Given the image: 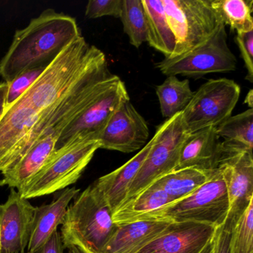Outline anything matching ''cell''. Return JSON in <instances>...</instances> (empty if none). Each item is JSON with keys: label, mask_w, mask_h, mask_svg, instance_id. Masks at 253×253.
Here are the masks:
<instances>
[{"label": "cell", "mask_w": 253, "mask_h": 253, "mask_svg": "<svg viewBox=\"0 0 253 253\" xmlns=\"http://www.w3.org/2000/svg\"><path fill=\"white\" fill-rule=\"evenodd\" d=\"M81 36L75 18L53 9L45 10L27 27L16 32L9 50L0 62V76L9 84L26 71L48 66Z\"/></svg>", "instance_id": "6da1fadb"}, {"label": "cell", "mask_w": 253, "mask_h": 253, "mask_svg": "<svg viewBox=\"0 0 253 253\" xmlns=\"http://www.w3.org/2000/svg\"><path fill=\"white\" fill-rule=\"evenodd\" d=\"M112 217L103 194L94 184L88 186L68 207L60 232L64 248L103 253L118 229Z\"/></svg>", "instance_id": "7a4b0ae2"}, {"label": "cell", "mask_w": 253, "mask_h": 253, "mask_svg": "<svg viewBox=\"0 0 253 253\" xmlns=\"http://www.w3.org/2000/svg\"><path fill=\"white\" fill-rule=\"evenodd\" d=\"M229 210V198L220 166L204 185L186 198L142 214L132 222H195L218 227L226 221Z\"/></svg>", "instance_id": "3957f363"}, {"label": "cell", "mask_w": 253, "mask_h": 253, "mask_svg": "<svg viewBox=\"0 0 253 253\" xmlns=\"http://www.w3.org/2000/svg\"><path fill=\"white\" fill-rule=\"evenodd\" d=\"M98 149V140H85L56 149L41 171L17 191L19 195L31 199L66 189L78 181Z\"/></svg>", "instance_id": "277c9868"}, {"label": "cell", "mask_w": 253, "mask_h": 253, "mask_svg": "<svg viewBox=\"0 0 253 253\" xmlns=\"http://www.w3.org/2000/svg\"><path fill=\"white\" fill-rule=\"evenodd\" d=\"M175 38L174 54L181 55L205 43L223 25L211 0H162Z\"/></svg>", "instance_id": "5b68a950"}, {"label": "cell", "mask_w": 253, "mask_h": 253, "mask_svg": "<svg viewBox=\"0 0 253 253\" xmlns=\"http://www.w3.org/2000/svg\"><path fill=\"white\" fill-rule=\"evenodd\" d=\"M188 134L181 112L168 118L157 128L152 137L153 144L128 189L124 204L135 198L160 177L175 170L180 149Z\"/></svg>", "instance_id": "8992f818"}, {"label": "cell", "mask_w": 253, "mask_h": 253, "mask_svg": "<svg viewBox=\"0 0 253 253\" xmlns=\"http://www.w3.org/2000/svg\"><path fill=\"white\" fill-rule=\"evenodd\" d=\"M240 94L241 88L232 80H210L203 84L181 112L187 132L220 126L232 116Z\"/></svg>", "instance_id": "52a82bcc"}, {"label": "cell", "mask_w": 253, "mask_h": 253, "mask_svg": "<svg viewBox=\"0 0 253 253\" xmlns=\"http://www.w3.org/2000/svg\"><path fill=\"white\" fill-rule=\"evenodd\" d=\"M157 68L166 76L201 78L210 73H227L237 68V59L227 44L226 26L205 43L189 52L164 58L157 63Z\"/></svg>", "instance_id": "ba28073f"}, {"label": "cell", "mask_w": 253, "mask_h": 253, "mask_svg": "<svg viewBox=\"0 0 253 253\" xmlns=\"http://www.w3.org/2000/svg\"><path fill=\"white\" fill-rule=\"evenodd\" d=\"M127 99L130 97L126 87L120 78L66 127L57 140L55 150L74 142L98 140L112 115Z\"/></svg>", "instance_id": "9c48e42d"}, {"label": "cell", "mask_w": 253, "mask_h": 253, "mask_svg": "<svg viewBox=\"0 0 253 253\" xmlns=\"http://www.w3.org/2000/svg\"><path fill=\"white\" fill-rule=\"evenodd\" d=\"M149 137L147 122L127 99L112 115L98 141L100 149L131 153L141 150Z\"/></svg>", "instance_id": "30bf717a"}, {"label": "cell", "mask_w": 253, "mask_h": 253, "mask_svg": "<svg viewBox=\"0 0 253 253\" xmlns=\"http://www.w3.org/2000/svg\"><path fill=\"white\" fill-rule=\"evenodd\" d=\"M220 165L229 198L226 220L232 228L253 200V156L252 152L223 148Z\"/></svg>", "instance_id": "8fae6325"}, {"label": "cell", "mask_w": 253, "mask_h": 253, "mask_svg": "<svg viewBox=\"0 0 253 253\" xmlns=\"http://www.w3.org/2000/svg\"><path fill=\"white\" fill-rule=\"evenodd\" d=\"M35 209L29 200L11 189L7 201L0 205V253H25Z\"/></svg>", "instance_id": "7c38bea8"}, {"label": "cell", "mask_w": 253, "mask_h": 253, "mask_svg": "<svg viewBox=\"0 0 253 253\" xmlns=\"http://www.w3.org/2000/svg\"><path fill=\"white\" fill-rule=\"evenodd\" d=\"M216 228L195 222L171 223L136 253H199Z\"/></svg>", "instance_id": "4fadbf2b"}, {"label": "cell", "mask_w": 253, "mask_h": 253, "mask_svg": "<svg viewBox=\"0 0 253 253\" xmlns=\"http://www.w3.org/2000/svg\"><path fill=\"white\" fill-rule=\"evenodd\" d=\"M221 154L217 127L201 128L189 133L185 139L175 170L195 168L210 177L220 167Z\"/></svg>", "instance_id": "5bb4252c"}, {"label": "cell", "mask_w": 253, "mask_h": 253, "mask_svg": "<svg viewBox=\"0 0 253 253\" xmlns=\"http://www.w3.org/2000/svg\"><path fill=\"white\" fill-rule=\"evenodd\" d=\"M57 140V136L48 134L37 140L15 164L2 171L0 186L21 189L46 164L55 151Z\"/></svg>", "instance_id": "9a60e30c"}, {"label": "cell", "mask_w": 253, "mask_h": 253, "mask_svg": "<svg viewBox=\"0 0 253 253\" xmlns=\"http://www.w3.org/2000/svg\"><path fill=\"white\" fill-rule=\"evenodd\" d=\"M152 144L153 138L128 162L112 172L100 177L94 183L107 201L112 214H115L126 201L128 189L141 168Z\"/></svg>", "instance_id": "2e32d148"}, {"label": "cell", "mask_w": 253, "mask_h": 253, "mask_svg": "<svg viewBox=\"0 0 253 253\" xmlns=\"http://www.w3.org/2000/svg\"><path fill=\"white\" fill-rule=\"evenodd\" d=\"M75 187L63 189L51 204L36 207L28 252H33L45 244L62 224L72 199L79 195Z\"/></svg>", "instance_id": "e0dca14e"}, {"label": "cell", "mask_w": 253, "mask_h": 253, "mask_svg": "<svg viewBox=\"0 0 253 253\" xmlns=\"http://www.w3.org/2000/svg\"><path fill=\"white\" fill-rule=\"evenodd\" d=\"M171 223L161 220H138L118 225L103 253H136Z\"/></svg>", "instance_id": "ac0fdd59"}, {"label": "cell", "mask_w": 253, "mask_h": 253, "mask_svg": "<svg viewBox=\"0 0 253 253\" xmlns=\"http://www.w3.org/2000/svg\"><path fill=\"white\" fill-rule=\"evenodd\" d=\"M146 23L147 42L165 58L171 57L175 49V38L169 24L162 0H142Z\"/></svg>", "instance_id": "d6986e66"}, {"label": "cell", "mask_w": 253, "mask_h": 253, "mask_svg": "<svg viewBox=\"0 0 253 253\" xmlns=\"http://www.w3.org/2000/svg\"><path fill=\"white\" fill-rule=\"evenodd\" d=\"M222 146L235 151L252 152L253 149V109L231 116L217 127Z\"/></svg>", "instance_id": "ffe728a7"}, {"label": "cell", "mask_w": 253, "mask_h": 253, "mask_svg": "<svg viewBox=\"0 0 253 253\" xmlns=\"http://www.w3.org/2000/svg\"><path fill=\"white\" fill-rule=\"evenodd\" d=\"M172 202L173 200L164 190L151 185L115 212L113 222L118 226L131 223L136 217Z\"/></svg>", "instance_id": "44dd1931"}, {"label": "cell", "mask_w": 253, "mask_h": 253, "mask_svg": "<svg viewBox=\"0 0 253 253\" xmlns=\"http://www.w3.org/2000/svg\"><path fill=\"white\" fill-rule=\"evenodd\" d=\"M209 176L195 168L174 170L160 177L152 185L164 190L173 201H177L195 192L208 180Z\"/></svg>", "instance_id": "7402d4cb"}, {"label": "cell", "mask_w": 253, "mask_h": 253, "mask_svg": "<svg viewBox=\"0 0 253 253\" xmlns=\"http://www.w3.org/2000/svg\"><path fill=\"white\" fill-rule=\"evenodd\" d=\"M161 114L170 118L184 110L193 97L187 79L180 81L176 76H169L156 88Z\"/></svg>", "instance_id": "603a6c76"}, {"label": "cell", "mask_w": 253, "mask_h": 253, "mask_svg": "<svg viewBox=\"0 0 253 253\" xmlns=\"http://www.w3.org/2000/svg\"><path fill=\"white\" fill-rule=\"evenodd\" d=\"M211 5L223 24L237 34L253 30V0H211Z\"/></svg>", "instance_id": "cb8c5ba5"}, {"label": "cell", "mask_w": 253, "mask_h": 253, "mask_svg": "<svg viewBox=\"0 0 253 253\" xmlns=\"http://www.w3.org/2000/svg\"><path fill=\"white\" fill-rule=\"evenodd\" d=\"M120 19L131 45L137 48L147 42V23L142 0H123Z\"/></svg>", "instance_id": "d4e9b609"}, {"label": "cell", "mask_w": 253, "mask_h": 253, "mask_svg": "<svg viewBox=\"0 0 253 253\" xmlns=\"http://www.w3.org/2000/svg\"><path fill=\"white\" fill-rule=\"evenodd\" d=\"M229 250L230 253H253V200L232 228Z\"/></svg>", "instance_id": "484cf974"}, {"label": "cell", "mask_w": 253, "mask_h": 253, "mask_svg": "<svg viewBox=\"0 0 253 253\" xmlns=\"http://www.w3.org/2000/svg\"><path fill=\"white\" fill-rule=\"evenodd\" d=\"M47 66H41V67L34 68L26 71L16 77L11 82L8 84L5 109H8L10 106H12L19 98L21 97V96L42 75Z\"/></svg>", "instance_id": "4316f807"}, {"label": "cell", "mask_w": 253, "mask_h": 253, "mask_svg": "<svg viewBox=\"0 0 253 253\" xmlns=\"http://www.w3.org/2000/svg\"><path fill=\"white\" fill-rule=\"evenodd\" d=\"M123 0H90L85 8V17L97 19L105 16L121 17Z\"/></svg>", "instance_id": "83f0119b"}, {"label": "cell", "mask_w": 253, "mask_h": 253, "mask_svg": "<svg viewBox=\"0 0 253 253\" xmlns=\"http://www.w3.org/2000/svg\"><path fill=\"white\" fill-rule=\"evenodd\" d=\"M235 41L247 70L246 79L253 83V30L237 34Z\"/></svg>", "instance_id": "f1b7e54d"}, {"label": "cell", "mask_w": 253, "mask_h": 253, "mask_svg": "<svg viewBox=\"0 0 253 253\" xmlns=\"http://www.w3.org/2000/svg\"><path fill=\"white\" fill-rule=\"evenodd\" d=\"M232 226L226 220L222 226L216 228L213 235V253H230L231 234Z\"/></svg>", "instance_id": "f546056e"}, {"label": "cell", "mask_w": 253, "mask_h": 253, "mask_svg": "<svg viewBox=\"0 0 253 253\" xmlns=\"http://www.w3.org/2000/svg\"><path fill=\"white\" fill-rule=\"evenodd\" d=\"M64 250L60 232L57 230L39 248L35 251L27 252L26 253H63Z\"/></svg>", "instance_id": "4dcf8cb0"}, {"label": "cell", "mask_w": 253, "mask_h": 253, "mask_svg": "<svg viewBox=\"0 0 253 253\" xmlns=\"http://www.w3.org/2000/svg\"><path fill=\"white\" fill-rule=\"evenodd\" d=\"M8 85L7 83L0 84V120L2 118L6 108V95Z\"/></svg>", "instance_id": "1f68e13d"}, {"label": "cell", "mask_w": 253, "mask_h": 253, "mask_svg": "<svg viewBox=\"0 0 253 253\" xmlns=\"http://www.w3.org/2000/svg\"><path fill=\"white\" fill-rule=\"evenodd\" d=\"M244 103L247 104V106L250 107V109H253V89H250V91L247 93L246 96L245 100H244Z\"/></svg>", "instance_id": "d6a6232c"}, {"label": "cell", "mask_w": 253, "mask_h": 253, "mask_svg": "<svg viewBox=\"0 0 253 253\" xmlns=\"http://www.w3.org/2000/svg\"><path fill=\"white\" fill-rule=\"evenodd\" d=\"M199 253H213V241L210 240Z\"/></svg>", "instance_id": "836d02e7"}, {"label": "cell", "mask_w": 253, "mask_h": 253, "mask_svg": "<svg viewBox=\"0 0 253 253\" xmlns=\"http://www.w3.org/2000/svg\"><path fill=\"white\" fill-rule=\"evenodd\" d=\"M68 253H85V252L81 250V249L78 248V247H71L69 249V252Z\"/></svg>", "instance_id": "e575fe53"}]
</instances>
